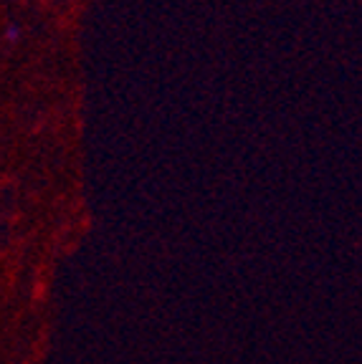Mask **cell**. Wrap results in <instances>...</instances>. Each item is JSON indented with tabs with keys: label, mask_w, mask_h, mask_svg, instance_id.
Returning <instances> with one entry per match:
<instances>
[{
	"label": "cell",
	"mask_w": 362,
	"mask_h": 364,
	"mask_svg": "<svg viewBox=\"0 0 362 364\" xmlns=\"http://www.w3.org/2000/svg\"><path fill=\"white\" fill-rule=\"evenodd\" d=\"M21 36H23V28H21V23H16V21H8V26H6V31H3V38L8 41V43H18L21 41Z\"/></svg>",
	"instance_id": "obj_1"
}]
</instances>
